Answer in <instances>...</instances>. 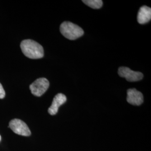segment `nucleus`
<instances>
[{"instance_id":"6","label":"nucleus","mask_w":151,"mask_h":151,"mask_svg":"<svg viewBox=\"0 0 151 151\" xmlns=\"http://www.w3.org/2000/svg\"><path fill=\"white\" fill-rule=\"evenodd\" d=\"M127 100L131 105L139 106L143 103V95L135 88H130L127 91Z\"/></svg>"},{"instance_id":"2","label":"nucleus","mask_w":151,"mask_h":151,"mask_svg":"<svg viewBox=\"0 0 151 151\" xmlns=\"http://www.w3.org/2000/svg\"><path fill=\"white\" fill-rule=\"evenodd\" d=\"M60 32L65 38L69 40H75L82 37L83 29L75 24L69 22H63L60 26Z\"/></svg>"},{"instance_id":"1","label":"nucleus","mask_w":151,"mask_h":151,"mask_svg":"<svg viewBox=\"0 0 151 151\" xmlns=\"http://www.w3.org/2000/svg\"><path fill=\"white\" fill-rule=\"evenodd\" d=\"M20 47L22 53L29 58L39 59L43 57V47L32 40L27 39L22 41Z\"/></svg>"},{"instance_id":"4","label":"nucleus","mask_w":151,"mask_h":151,"mask_svg":"<svg viewBox=\"0 0 151 151\" xmlns=\"http://www.w3.org/2000/svg\"><path fill=\"white\" fill-rule=\"evenodd\" d=\"M9 127L17 134L28 137L31 135V132L27 124L22 120L14 119L10 121Z\"/></svg>"},{"instance_id":"7","label":"nucleus","mask_w":151,"mask_h":151,"mask_svg":"<svg viewBox=\"0 0 151 151\" xmlns=\"http://www.w3.org/2000/svg\"><path fill=\"white\" fill-rule=\"evenodd\" d=\"M67 101V97L63 93H58L54 96L51 106L48 109V113L51 115H54L58 113L60 106Z\"/></svg>"},{"instance_id":"10","label":"nucleus","mask_w":151,"mask_h":151,"mask_svg":"<svg viewBox=\"0 0 151 151\" xmlns=\"http://www.w3.org/2000/svg\"><path fill=\"white\" fill-rule=\"evenodd\" d=\"M5 96V91L0 83V99H4Z\"/></svg>"},{"instance_id":"8","label":"nucleus","mask_w":151,"mask_h":151,"mask_svg":"<svg viewBox=\"0 0 151 151\" xmlns=\"http://www.w3.org/2000/svg\"><path fill=\"white\" fill-rule=\"evenodd\" d=\"M151 19V9L150 7L143 6L141 7L137 15V20L140 24L148 23Z\"/></svg>"},{"instance_id":"3","label":"nucleus","mask_w":151,"mask_h":151,"mask_svg":"<svg viewBox=\"0 0 151 151\" xmlns=\"http://www.w3.org/2000/svg\"><path fill=\"white\" fill-rule=\"evenodd\" d=\"M49 87V82L45 78H39L30 85V90L32 95L35 96H41L46 92Z\"/></svg>"},{"instance_id":"11","label":"nucleus","mask_w":151,"mask_h":151,"mask_svg":"<svg viewBox=\"0 0 151 151\" xmlns=\"http://www.w3.org/2000/svg\"><path fill=\"white\" fill-rule=\"evenodd\" d=\"M1 135H0V141H1Z\"/></svg>"},{"instance_id":"5","label":"nucleus","mask_w":151,"mask_h":151,"mask_svg":"<svg viewBox=\"0 0 151 151\" xmlns=\"http://www.w3.org/2000/svg\"><path fill=\"white\" fill-rule=\"evenodd\" d=\"M118 74L120 77H124L129 82L140 81L143 77V75L141 72L133 71L125 67L119 68Z\"/></svg>"},{"instance_id":"9","label":"nucleus","mask_w":151,"mask_h":151,"mask_svg":"<svg viewBox=\"0 0 151 151\" xmlns=\"http://www.w3.org/2000/svg\"><path fill=\"white\" fill-rule=\"evenodd\" d=\"M82 2L86 5L94 9H100L103 4V1L101 0H83Z\"/></svg>"}]
</instances>
